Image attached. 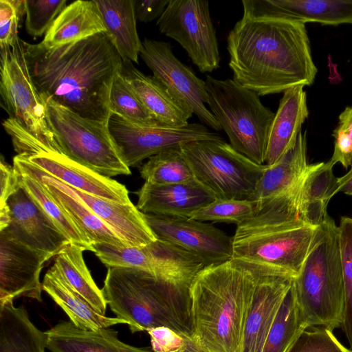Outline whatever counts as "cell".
Wrapping results in <instances>:
<instances>
[{
	"label": "cell",
	"instance_id": "7402d4cb",
	"mask_svg": "<svg viewBox=\"0 0 352 352\" xmlns=\"http://www.w3.org/2000/svg\"><path fill=\"white\" fill-rule=\"evenodd\" d=\"M45 333L47 349L52 352H153L122 342L113 329L83 330L71 321L60 322Z\"/></svg>",
	"mask_w": 352,
	"mask_h": 352
},
{
	"label": "cell",
	"instance_id": "b9f144b4",
	"mask_svg": "<svg viewBox=\"0 0 352 352\" xmlns=\"http://www.w3.org/2000/svg\"><path fill=\"white\" fill-rule=\"evenodd\" d=\"M0 208L7 204V201L21 187L20 176L14 166L8 164L1 157L0 161Z\"/></svg>",
	"mask_w": 352,
	"mask_h": 352
},
{
	"label": "cell",
	"instance_id": "8fae6325",
	"mask_svg": "<svg viewBox=\"0 0 352 352\" xmlns=\"http://www.w3.org/2000/svg\"><path fill=\"white\" fill-rule=\"evenodd\" d=\"M157 25L186 50L201 72L219 67L220 54L208 1L170 0Z\"/></svg>",
	"mask_w": 352,
	"mask_h": 352
},
{
	"label": "cell",
	"instance_id": "6da1fadb",
	"mask_svg": "<svg viewBox=\"0 0 352 352\" xmlns=\"http://www.w3.org/2000/svg\"><path fill=\"white\" fill-rule=\"evenodd\" d=\"M28 69L43 96L109 124L111 86L124 61L105 32L47 49L24 41Z\"/></svg>",
	"mask_w": 352,
	"mask_h": 352
},
{
	"label": "cell",
	"instance_id": "f6af8a7d",
	"mask_svg": "<svg viewBox=\"0 0 352 352\" xmlns=\"http://www.w3.org/2000/svg\"><path fill=\"white\" fill-rule=\"evenodd\" d=\"M186 346L180 352H208L201 349L191 337L185 336Z\"/></svg>",
	"mask_w": 352,
	"mask_h": 352
},
{
	"label": "cell",
	"instance_id": "4316f807",
	"mask_svg": "<svg viewBox=\"0 0 352 352\" xmlns=\"http://www.w3.org/2000/svg\"><path fill=\"white\" fill-rule=\"evenodd\" d=\"M122 74L140 100L159 122L182 126L193 114L184 107L153 76L143 74L131 62H124Z\"/></svg>",
	"mask_w": 352,
	"mask_h": 352
},
{
	"label": "cell",
	"instance_id": "8d00e7d4",
	"mask_svg": "<svg viewBox=\"0 0 352 352\" xmlns=\"http://www.w3.org/2000/svg\"><path fill=\"white\" fill-rule=\"evenodd\" d=\"M66 3L67 0H25L27 33L34 38L46 34Z\"/></svg>",
	"mask_w": 352,
	"mask_h": 352
},
{
	"label": "cell",
	"instance_id": "83f0119b",
	"mask_svg": "<svg viewBox=\"0 0 352 352\" xmlns=\"http://www.w3.org/2000/svg\"><path fill=\"white\" fill-rule=\"evenodd\" d=\"M106 34L124 62L138 63L142 41L137 30L135 0H94Z\"/></svg>",
	"mask_w": 352,
	"mask_h": 352
},
{
	"label": "cell",
	"instance_id": "f1b7e54d",
	"mask_svg": "<svg viewBox=\"0 0 352 352\" xmlns=\"http://www.w3.org/2000/svg\"><path fill=\"white\" fill-rule=\"evenodd\" d=\"M47 337L13 301L0 305V352H45Z\"/></svg>",
	"mask_w": 352,
	"mask_h": 352
},
{
	"label": "cell",
	"instance_id": "f35d334b",
	"mask_svg": "<svg viewBox=\"0 0 352 352\" xmlns=\"http://www.w3.org/2000/svg\"><path fill=\"white\" fill-rule=\"evenodd\" d=\"M334 148L329 160L333 164H341L347 168L352 166V106L340 114L338 124L333 130Z\"/></svg>",
	"mask_w": 352,
	"mask_h": 352
},
{
	"label": "cell",
	"instance_id": "30bf717a",
	"mask_svg": "<svg viewBox=\"0 0 352 352\" xmlns=\"http://www.w3.org/2000/svg\"><path fill=\"white\" fill-rule=\"evenodd\" d=\"M1 105L41 140L59 148L46 119L45 104L30 75L24 47L19 38L0 50Z\"/></svg>",
	"mask_w": 352,
	"mask_h": 352
},
{
	"label": "cell",
	"instance_id": "60d3db41",
	"mask_svg": "<svg viewBox=\"0 0 352 352\" xmlns=\"http://www.w3.org/2000/svg\"><path fill=\"white\" fill-rule=\"evenodd\" d=\"M146 331L153 352H180L186 346L185 336L168 327H158Z\"/></svg>",
	"mask_w": 352,
	"mask_h": 352
},
{
	"label": "cell",
	"instance_id": "ba28073f",
	"mask_svg": "<svg viewBox=\"0 0 352 352\" xmlns=\"http://www.w3.org/2000/svg\"><path fill=\"white\" fill-rule=\"evenodd\" d=\"M41 97L49 127L64 155L103 176L131 174L109 124L82 117L49 97Z\"/></svg>",
	"mask_w": 352,
	"mask_h": 352
},
{
	"label": "cell",
	"instance_id": "836d02e7",
	"mask_svg": "<svg viewBox=\"0 0 352 352\" xmlns=\"http://www.w3.org/2000/svg\"><path fill=\"white\" fill-rule=\"evenodd\" d=\"M109 107L112 114L133 123L151 124L157 122L140 100L122 72L116 75L113 82Z\"/></svg>",
	"mask_w": 352,
	"mask_h": 352
},
{
	"label": "cell",
	"instance_id": "1f68e13d",
	"mask_svg": "<svg viewBox=\"0 0 352 352\" xmlns=\"http://www.w3.org/2000/svg\"><path fill=\"white\" fill-rule=\"evenodd\" d=\"M307 328L291 287L280 305L262 352H288L298 337Z\"/></svg>",
	"mask_w": 352,
	"mask_h": 352
},
{
	"label": "cell",
	"instance_id": "4dcf8cb0",
	"mask_svg": "<svg viewBox=\"0 0 352 352\" xmlns=\"http://www.w3.org/2000/svg\"><path fill=\"white\" fill-rule=\"evenodd\" d=\"M19 176L21 186L69 242L92 252L91 243L88 237L52 198L44 184L28 175L19 174Z\"/></svg>",
	"mask_w": 352,
	"mask_h": 352
},
{
	"label": "cell",
	"instance_id": "8992f818",
	"mask_svg": "<svg viewBox=\"0 0 352 352\" xmlns=\"http://www.w3.org/2000/svg\"><path fill=\"white\" fill-rule=\"evenodd\" d=\"M292 287L309 327L333 331L341 327L344 285L339 230L328 214L316 228L308 253Z\"/></svg>",
	"mask_w": 352,
	"mask_h": 352
},
{
	"label": "cell",
	"instance_id": "9c48e42d",
	"mask_svg": "<svg viewBox=\"0 0 352 352\" xmlns=\"http://www.w3.org/2000/svg\"><path fill=\"white\" fill-rule=\"evenodd\" d=\"M180 148L195 179L217 199H249L266 167L223 139L194 141Z\"/></svg>",
	"mask_w": 352,
	"mask_h": 352
},
{
	"label": "cell",
	"instance_id": "ac0fdd59",
	"mask_svg": "<svg viewBox=\"0 0 352 352\" xmlns=\"http://www.w3.org/2000/svg\"><path fill=\"white\" fill-rule=\"evenodd\" d=\"M10 223L3 230L23 244L55 257L69 242L21 186L7 201ZM2 231V230H1Z\"/></svg>",
	"mask_w": 352,
	"mask_h": 352
},
{
	"label": "cell",
	"instance_id": "44dd1931",
	"mask_svg": "<svg viewBox=\"0 0 352 352\" xmlns=\"http://www.w3.org/2000/svg\"><path fill=\"white\" fill-rule=\"evenodd\" d=\"M303 87L295 86L283 92L269 131L265 156L267 166L276 164L295 145L309 116Z\"/></svg>",
	"mask_w": 352,
	"mask_h": 352
},
{
	"label": "cell",
	"instance_id": "4fadbf2b",
	"mask_svg": "<svg viewBox=\"0 0 352 352\" xmlns=\"http://www.w3.org/2000/svg\"><path fill=\"white\" fill-rule=\"evenodd\" d=\"M140 56L153 72V78L175 100L195 114L205 126L217 132L221 130L205 105L208 99L205 81L175 56L170 43L144 38Z\"/></svg>",
	"mask_w": 352,
	"mask_h": 352
},
{
	"label": "cell",
	"instance_id": "3957f363",
	"mask_svg": "<svg viewBox=\"0 0 352 352\" xmlns=\"http://www.w3.org/2000/svg\"><path fill=\"white\" fill-rule=\"evenodd\" d=\"M265 265L232 258L205 267L190 289L192 339L208 352H243L246 320Z\"/></svg>",
	"mask_w": 352,
	"mask_h": 352
},
{
	"label": "cell",
	"instance_id": "f546056e",
	"mask_svg": "<svg viewBox=\"0 0 352 352\" xmlns=\"http://www.w3.org/2000/svg\"><path fill=\"white\" fill-rule=\"evenodd\" d=\"M84 250L83 248L69 243L55 256L53 265L75 291L98 313L105 316L107 303L85 264Z\"/></svg>",
	"mask_w": 352,
	"mask_h": 352
},
{
	"label": "cell",
	"instance_id": "5b68a950",
	"mask_svg": "<svg viewBox=\"0 0 352 352\" xmlns=\"http://www.w3.org/2000/svg\"><path fill=\"white\" fill-rule=\"evenodd\" d=\"M102 291L116 318L132 333L166 327L192 337L190 300L149 272L133 267H107Z\"/></svg>",
	"mask_w": 352,
	"mask_h": 352
},
{
	"label": "cell",
	"instance_id": "7c38bea8",
	"mask_svg": "<svg viewBox=\"0 0 352 352\" xmlns=\"http://www.w3.org/2000/svg\"><path fill=\"white\" fill-rule=\"evenodd\" d=\"M109 128L125 164L140 167L143 160L164 151L180 148L188 142L204 140H221L200 123L171 126L156 122L136 124L112 114Z\"/></svg>",
	"mask_w": 352,
	"mask_h": 352
},
{
	"label": "cell",
	"instance_id": "ffe728a7",
	"mask_svg": "<svg viewBox=\"0 0 352 352\" xmlns=\"http://www.w3.org/2000/svg\"><path fill=\"white\" fill-rule=\"evenodd\" d=\"M137 208L143 213L188 217L217 198L197 179L171 184L144 182L138 192Z\"/></svg>",
	"mask_w": 352,
	"mask_h": 352
},
{
	"label": "cell",
	"instance_id": "277c9868",
	"mask_svg": "<svg viewBox=\"0 0 352 352\" xmlns=\"http://www.w3.org/2000/svg\"><path fill=\"white\" fill-rule=\"evenodd\" d=\"M315 230L300 219L294 196H279L255 204L253 215L236 226L232 258L276 267L295 278Z\"/></svg>",
	"mask_w": 352,
	"mask_h": 352
},
{
	"label": "cell",
	"instance_id": "603a6c76",
	"mask_svg": "<svg viewBox=\"0 0 352 352\" xmlns=\"http://www.w3.org/2000/svg\"><path fill=\"white\" fill-rule=\"evenodd\" d=\"M42 288L79 329L98 331L115 324L129 325V322L124 320L107 317L98 313L66 282L54 265L46 272Z\"/></svg>",
	"mask_w": 352,
	"mask_h": 352
},
{
	"label": "cell",
	"instance_id": "52a82bcc",
	"mask_svg": "<svg viewBox=\"0 0 352 352\" xmlns=\"http://www.w3.org/2000/svg\"><path fill=\"white\" fill-rule=\"evenodd\" d=\"M210 111L229 138L230 144L252 162L263 165L274 114L259 96L233 78L210 75L205 80Z\"/></svg>",
	"mask_w": 352,
	"mask_h": 352
},
{
	"label": "cell",
	"instance_id": "2e32d148",
	"mask_svg": "<svg viewBox=\"0 0 352 352\" xmlns=\"http://www.w3.org/2000/svg\"><path fill=\"white\" fill-rule=\"evenodd\" d=\"M294 278L293 276L284 270L265 265L246 320L243 352H262Z\"/></svg>",
	"mask_w": 352,
	"mask_h": 352
},
{
	"label": "cell",
	"instance_id": "d6a6232c",
	"mask_svg": "<svg viewBox=\"0 0 352 352\" xmlns=\"http://www.w3.org/2000/svg\"><path fill=\"white\" fill-rule=\"evenodd\" d=\"M140 173L145 182L171 184L196 179L181 148H173L150 157L140 166Z\"/></svg>",
	"mask_w": 352,
	"mask_h": 352
},
{
	"label": "cell",
	"instance_id": "484cf974",
	"mask_svg": "<svg viewBox=\"0 0 352 352\" xmlns=\"http://www.w3.org/2000/svg\"><path fill=\"white\" fill-rule=\"evenodd\" d=\"M308 165L306 133L300 131L292 148L274 165H266L249 200L259 204L286 193L300 182Z\"/></svg>",
	"mask_w": 352,
	"mask_h": 352
},
{
	"label": "cell",
	"instance_id": "7a4b0ae2",
	"mask_svg": "<svg viewBox=\"0 0 352 352\" xmlns=\"http://www.w3.org/2000/svg\"><path fill=\"white\" fill-rule=\"evenodd\" d=\"M233 79L259 96L309 86L318 69L305 24L243 15L227 37Z\"/></svg>",
	"mask_w": 352,
	"mask_h": 352
},
{
	"label": "cell",
	"instance_id": "ee69618b",
	"mask_svg": "<svg viewBox=\"0 0 352 352\" xmlns=\"http://www.w3.org/2000/svg\"><path fill=\"white\" fill-rule=\"evenodd\" d=\"M338 192L352 195V166L350 170L342 177H338Z\"/></svg>",
	"mask_w": 352,
	"mask_h": 352
},
{
	"label": "cell",
	"instance_id": "e0dca14e",
	"mask_svg": "<svg viewBox=\"0 0 352 352\" xmlns=\"http://www.w3.org/2000/svg\"><path fill=\"white\" fill-rule=\"evenodd\" d=\"M23 156L73 188L109 201L132 203L124 185L72 160L50 146L43 145L32 155Z\"/></svg>",
	"mask_w": 352,
	"mask_h": 352
},
{
	"label": "cell",
	"instance_id": "d4e9b609",
	"mask_svg": "<svg viewBox=\"0 0 352 352\" xmlns=\"http://www.w3.org/2000/svg\"><path fill=\"white\" fill-rule=\"evenodd\" d=\"M330 160L309 164L301 180L298 199L300 219L316 228L327 214V205L338 192V177L333 172Z\"/></svg>",
	"mask_w": 352,
	"mask_h": 352
},
{
	"label": "cell",
	"instance_id": "e575fe53",
	"mask_svg": "<svg viewBox=\"0 0 352 352\" xmlns=\"http://www.w3.org/2000/svg\"><path fill=\"white\" fill-rule=\"evenodd\" d=\"M338 230L344 285V309L340 327L352 350V217H342Z\"/></svg>",
	"mask_w": 352,
	"mask_h": 352
},
{
	"label": "cell",
	"instance_id": "d590c367",
	"mask_svg": "<svg viewBox=\"0 0 352 352\" xmlns=\"http://www.w3.org/2000/svg\"><path fill=\"white\" fill-rule=\"evenodd\" d=\"M255 204L249 199H217L188 217L199 221H217L239 225L250 218Z\"/></svg>",
	"mask_w": 352,
	"mask_h": 352
},
{
	"label": "cell",
	"instance_id": "5bb4252c",
	"mask_svg": "<svg viewBox=\"0 0 352 352\" xmlns=\"http://www.w3.org/2000/svg\"><path fill=\"white\" fill-rule=\"evenodd\" d=\"M157 239L168 241L198 257L205 267L230 260L232 239L212 224L188 217L143 213Z\"/></svg>",
	"mask_w": 352,
	"mask_h": 352
},
{
	"label": "cell",
	"instance_id": "9a60e30c",
	"mask_svg": "<svg viewBox=\"0 0 352 352\" xmlns=\"http://www.w3.org/2000/svg\"><path fill=\"white\" fill-rule=\"evenodd\" d=\"M53 257L0 231V305L20 297L41 302V272Z\"/></svg>",
	"mask_w": 352,
	"mask_h": 352
},
{
	"label": "cell",
	"instance_id": "7bdbcfd3",
	"mask_svg": "<svg viewBox=\"0 0 352 352\" xmlns=\"http://www.w3.org/2000/svg\"><path fill=\"white\" fill-rule=\"evenodd\" d=\"M170 0H135L137 19L144 23L151 22L161 16Z\"/></svg>",
	"mask_w": 352,
	"mask_h": 352
},
{
	"label": "cell",
	"instance_id": "74e56055",
	"mask_svg": "<svg viewBox=\"0 0 352 352\" xmlns=\"http://www.w3.org/2000/svg\"><path fill=\"white\" fill-rule=\"evenodd\" d=\"M309 328L300 333L288 352H352L336 338L333 331L320 327Z\"/></svg>",
	"mask_w": 352,
	"mask_h": 352
},
{
	"label": "cell",
	"instance_id": "cb8c5ba5",
	"mask_svg": "<svg viewBox=\"0 0 352 352\" xmlns=\"http://www.w3.org/2000/svg\"><path fill=\"white\" fill-rule=\"evenodd\" d=\"M103 32L106 29L94 0H77L66 6L39 44L52 49Z\"/></svg>",
	"mask_w": 352,
	"mask_h": 352
},
{
	"label": "cell",
	"instance_id": "d6986e66",
	"mask_svg": "<svg viewBox=\"0 0 352 352\" xmlns=\"http://www.w3.org/2000/svg\"><path fill=\"white\" fill-rule=\"evenodd\" d=\"M243 15L337 25L352 24V0H243Z\"/></svg>",
	"mask_w": 352,
	"mask_h": 352
},
{
	"label": "cell",
	"instance_id": "ab89813d",
	"mask_svg": "<svg viewBox=\"0 0 352 352\" xmlns=\"http://www.w3.org/2000/svg\"><path fill=\"white\" fill-rule=\"evenodd\" d=\"M25 14V0L0 1V47L12 46L18 36L21 17Z\"/></svg>",
	"mask_w": 352,
	"mask_h": 352
}]
</instances>
